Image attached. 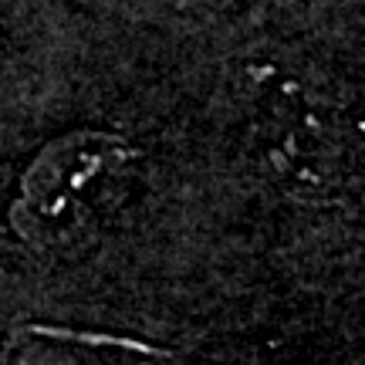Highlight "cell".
<instances>
[{"label": "cell", "instance_id": "6da1fadb", "mask_svg": "<svg viewBox=\"0 0 365 365\" xmlns=\"http://www.w3.org/2000/svg\"><path fill=\"white\" fill-rule=\"evenodd\" d=\"M247 95L254 105V149L267 173L294 193H328L349 163L335 108L271 65L247 71Z\"/></svg>", "mask_w": 365, "mask_h": 365}, {"label": "cell", "instance_id": "7a4b0ae2", "mask_svg": "<svg viewBox=\"0 0 365 365\" xmlns=\"http://www.w3.org/2000/svg\"><path fill=\"white\" fill-rule=\"evenodd\" d=\"M129 145L102 132H75L51 143L24 173L14 227L31 244H65L95 217L105 182L118 176Z\"/></svg>", "mask_w": 365, "mask_h": 365}]
</instances>
